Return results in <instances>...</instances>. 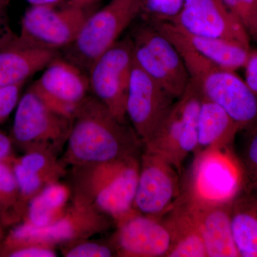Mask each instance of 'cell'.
Listing matches in <instances>:
<instances>
[{"mask_svg":"<svg viewBox=\"0 0 257 257\" xmlns=\"http://www.w3.org/2000/svg\"><path fill=\"white\" fill-rule=\"evenodd\" d=\"M111 246L116 256L167 257L172 239L160 219L136 210L116 224Z\"/></svg>","mask_w":257,"mask_h":257,"instance_id":"14","label":"cell"},{"mask_svg":"<svg viewBox=\"0 0 257 257\" xmlns=\"http://www.w3.org/2000/svg\"><path fill=\"white\" fill-rule=\"evenodd\" d=\"M13 146L10 136L0 130V161L8 160L14 155Z\"/></svg>","mask_w":257,"mask_h":257,"instance_id":"32","label":"cell"},{"mask_svg":"<svg viewBox=\"0 0 257 257\" xmlns=\"http://www.w3.org/2000/svg\"><path fill=\"white\" fill-rule=\"evenodd\" d=\"M101 0H68L67 5H74L83 8H89Z\"/></svg>","mask_w":257,"mask_h":257,"instance_id":"33","label":"cell"},{"mask_svg":"<svg viewBox=\"0 0 257 257\" xmlns=\"http://www.w3.org/2000/svg\"><path fill=\"white\" fill-rule=\"evenodd\" d=\"M160 220L168 229L172 239L167 257H207L197 221L183 198L180 197Z\"/></svg>","mask_w":257,"mask_h":257,"instance_id":"17","label":"cell"},{"mask_svg":"<svg viewBox=\"0 0 257 257\" xmlns=\"http://www.w3.org/2000/svg\"><path fill=\"white\" fill-rule=\"evenodd\" d=\"M131 38L146 47L185 90L189 82V74L178 50L167 37L153 24H142L135 29Z\"/></svg>","mask_w":257,"mask_h":257,"instance_id":"20","label":"cell"},{"mask_svg":"<svg viewBox=\"0 0 257 257\" xmlns=\"http://www.w3.org/2000/svg\"><path fill=\"white\" fill-rule=\"evenodd\" d=\"M257 43V0H222Z\"/></svg>","mask_w":257,"mask_h":257,"instance_id":"24","label":"cell"},{"mask_svg":"<svg viewBox=\"0 0 257 257\" xmlns=\"http://www.w3.org/2000/svg\"><path fill=\"white\" fill-rule=\"evenodd\" d=\"M6 257H56L55 246L41 244H30L7 250L0 254Z\"/></svg>","mask_w":257,"mask_h":257,"instance_id":"29","label":"cell"},{"mask_svg":"<svg viewBox=\"0 0 257 257\" xmlns=\"http://www.w3.org/2000/svg\"><path fill=\"white\" fill-rule=\"evenodd\" d=\"M177 27L194 50L219 67L235 72L247 63L251 51L249 47L224 39L192 35Z\"/></svg>","mask_w":257,"mask_h":257,"instance_id":"21","label":"cell"},{"mask_svg":"<svg viewBox=\"0 0 257 257\" xmlns=\"http://www.w3.org/2000/svg\"><path fill=\"white\" fill-rule=\"evenodd\" d=\"M202 99L199 89L189 81L156 133L144 145L168 160L180 175L184 161L197 147Z\"/></svg>","mask_w":257,"mask_h":257,"instance_id":"7","label":"cell"},{"mask_svg":"<svg viewBox=\"0 0 257 257\" xmlns=\"http://www.w3.org/2000/svg\"><path fill=\"white\" fill-rule=\"evenodd\" d=\"M88 8L67 5H32L22 20L19 37L32 46L58 52L73 43L91 13Z\"/></svg>","mask_w":257,"mask_h":257,"instance_id":"9","label":"cell"},{"mask_svg":"<svg viewBox=\"0 0 257 257\" xmlns=\"http://www.w3.org/2000/svg\"><path fill=\"white\" fill-rule=\"evenodd\" d=\"M24 85L0 86V124L4 123L16 109Z\"/></svg>","mask_w":257,"mask_h":257,"instance_id":"28","label":"cell"},{"mask_svg":"<svg viewBox=\"0 0 257 257\" xmlns=\"http://www.w3.org/2000/svg\"><path fill=\"white\" fill-rule=\"evenodd\" d=\"M180 175L168 160L144 147L134 209L160 219L182 195Z\"/></svg>","mask_w":257,"mask_h":257,"instance_id":"10","label":"cell"},{"mask_svg":"<svg viewBox=\"0 0 257 257\" xmlns=\"http://www.w3.org/2000/svg\"><path fill=\"white\" fill-rule=\"evenodd\" d=\"M182 197L197 221L207 257H239L231 227V202L198 204Z\"/></svg>","mask_w":257,"mask_h":257,"instance_id":"15","label":"cell"},{"mask_svg":"<svg viewBox=\"0 0 257 257\" xmlns=\"http://www.w3.org/2000/svg\"><path fill=\"white\" fill-rule=\"evenodd\" d=\"M239 126L219 105L202 97L198 119L197 145L193 155L232 147Z\"/></svg>","mask_w":257,"mask_h":257,"instance_id":"19","label":"cell"},{"mask_svg":"<svg viewBox=\"0 0 257 257\" xmlns=\"http://www.w3.org/2000/svg\"><path fill=\"white\" fill-rule=\"evenodd\" d=\"M231 219L239 257H257V184L246 179L231 201Z\"/></svg>","mask_w":257,"mask_h":257,"instance_id":"18","label":"cell"},{"mask_svg":"<svg viewBox=\"0 0 257 257\" xmlns=\"http://www.w3.org/2000/svg\"><path fill=\"white\" fill-rule=\"evenodd\" d=\"M241 162L246 180L257 184V126L246 133Z\"/></svg>","mask_w":257,"mask_h":257,"instance_id":"27","label":"cell"},{"mask_svg":"<svg viewBox=\"0 0 257 257\" xmlns=\"http://www.w3.org/2000/svg\"><path fill=\"white\" fill-rule=\"evenodd\" d=\"M198 36L224 39L250 48V37L222 0H185L175 18L168 20Z\"/></svg>","mask_w":257,"mask_h":257,"instance_id":"13","label":"cell"},{"mask_svg":"<svg viewBox=\"0 0 257 257\" xmlns=\"http://www.w3.org/2000/svg\"><path fill=\"white\" fill-rule=\"evenodd\" d=\"M72 195V191L66 184H49L30 199L23 221L35 226L50 224L63 214Z\"/></svg>","mask_w":257,"mask_h":257,"instance_id":"22","label":"cell"},{"mask_svg":"<svg viewBox=\"0 0 257 257\" xmlns=\"http://www.w3.org/2000/svg\"><path fill=\"white\" fill-rule=\"evenodd\" d=\"M66 145L62 162L72 167L140 156L144 148L133 128L116 119L92 94L76 111Z\"/></svg>","mask_w":257,"mask_h":257,"instance_id":"1","label":"cell"},{"mask_svg":"<svg viewBox=\"0 0 257 257\" xmlns=\"http://www.w3.org/2000/svg\"><path fill=\"white\" fill-rule=\"evenodd\" d=\"M4 228L0 225V242L3 241V237H4Z\"/></svg>","mask_w":257,"mask_h":257,"instance_id":"36","label":"cell"},{"mask_svg":"<svg viewBox=\"0 0 257 257\" xmlns=\"http://www.w3.org/2000/svg\"><path fill=\"white\" fill-rule=\"evenodd\" d=\"M62 1V0H45V4L55 5V6H57Z\"/></svg>","mask_w":257,"mask_h":257,"instance_id":"35","label":"cell"},{"mask_svg":"<svg viewBox=\"0 0 257 257\" xmlns=\"http://www.w3.org/2000/svg\"><path fill=\"white\" fill-rule=\"evenodd\" d=\"M72 119L56 112L29 88L20 97L11 138L25 153L45 151L57 155L67 143Z\"/></svg>","mask_w":257,"mask_h":257,"instance_id":"6","label":"cell"},{"mask_svg":"<svg viewBox=\"0 0 257 257\" xmlns=\"http://www.w3.org/2000/svg\"><path fill=\"white\" fill-rule=\"evenodd\" d=\"M246 181L232 147L211 149L194 155L182 197L204 204L230 203Z\"/></svg>","mask_w":257,"mask_h":257,"instance_id":"4","label":"cell"},{"mask_svg":"<svg viewBox=\"0 0 257 257\" xmlns=\"http://www.w3.org/2000/svg\"><path fill=\"white\" fill-rule=\"evenodd\" d=\"M177 100L134 62L126 111L144 145L155 135Z\"/></svg>","mask_w":257,"mask_h":257,"instance_id":"12","label":"cell"},{"mask_svg":"<svg viewBox=\"0 0 257 257\" xmlns=\"http://www.w3.org/2000/svg\"><path fill=\"white\" fill-rule=\"evenodd\" d=\"M143 0H111L91 13L72 45L64 49V58L88 72L94 61L119 40L143 10Z\"/></svg>","mask_w":257,"mask_h":257,"instance_id":"5","label":"cell"},{"mask_svg":"<svg viewBox=\"0 0 257 257\" xmlns=\"http://www.w3.org/2000/svg\"><path fill=\"white\" fill-rule=\"evenodd\" d=\"M58 55L32 46L17 35L0 46V86L25 84Z\"/></svg>","mask_w":257,"mask_h":257,"instance_id":"16","label":"cell"},{"mask_svg":"<svg viewBox=\"0 0 257 257\" xmlns=\"http://www.w3.org/2000/svg\"><path fill=\"white\" fill-rule=\"evenodd\" d=\"M140 156L73 166L72 194L91 203L116 224L135 211Z\"/></svg>","mask_w":257,"mask_h":257,"instance_id":"2","label":"cell"},{"mask_svg":"<svg viewBox=\"0 0 257 257\" xmlns=\"http://www.w3.org/2000/svg\"><path fill=\"white\" fill-rule=\"evenodd\" d=\"M62 253L66 257H111L116 256L112 246L88 239L64 243Z\"/></svg>","mask_w":257,"mask_h":257,"instance_id":"25","label":"cell"},{"mask_svg":"<svg viewBox=\"0 0 257 257\" xmlns=\"http://www.w3.org/2000/svg\"><path fill=\"white\" fill-rule=\"evenodd\" d=\"M12 157L0 161V225L4 229L21 222L28 207L15 179Z\"/></svg>","mask_w":257,"mask_h":257,"instance_id":"23","label":"cell"},{"mask_svg":"<svg viewBox=\"0 0 257 257\" xmlns=\"http://www.w3.org/2000/svg\"><path fill=\"white\" fill-rule=\"evenodd\" d=\"M245 68V82L257 96V50H251Z\"/></svg>","mask_w":257,"mask_h":257,"instance_id":"31","label":"cell"},{"mask_svg":"<svg viewBox=\"0 0 257 257\" xmlns=\"http://www.w3.org/2000/svg\"><path fill=\"white\" fill-rule=\"evenodd\" d=\"M11 0H0V46L17 36L10 25L8 18V5Z\"/></svg>","mask_w":257,"mask_h":257,"instance_id":"30","label":"cell"},{"mask_svg":"<svg viewBox=\"0 0 257 257\" xmlns=\"http://www.w3.org/2000/svg\"><path fill=\"white\" fill-rule=\"evenodd\" d=\"M185 0H143V9L156 20L175 18L183 8Z\"/></svg>","mask_w":257,"mask_h":257,"instance_id":"26","label":"cell"},{"mask_svg":"<svg viewBox=\"0 0 257 257\" xmlns=\"http://www.w3.org/2000/svg\"><path fill=\"white\" fill-rule=\"evenodd\" d=\"M134 62L133 40L125 37L99 56L87 72L92 95L124 123L127 120L126 99Z\"/></svg>","mask_w":257,"mask_h":257,"instance_id":"8","label":"cell"},{"mask_svg":"<svg viewBox=\"0 0 257 257\" xmlns=\"http://www.w3.org/2000/svg\"><path fill=\"white\" fill-rule=\"evenodd\" d=\"M112 219L91 203L72 194L68 205L59 219L45 226H35L22 221L5 234L0 254L7 250L30 244L55 246L89 239L106 231Z\"/></svg>","mask_w":257,"mask_h":257,"instance_id":"3","label":"cell"},{"mask_svg":"<svg viewBox=\"0 0 257 257\" xmlns=\"http://www.w3.org/2000/svg\"><path fill=\"white\" fill-rule=\"evenodd\" d=\"M31 5L45 4V0H26Z\"/></svg>","mask_w":257,"mask_h":257,"instance_id":"34","label":"cell"},{"mask_svg":"<svg viewBox=\"0 0 257 257\" xmlns=\"http://www.w3.org/2000/svg\"><path fill=\"white\" fill-rule=\"evenodd\" d=\"M30 87L51 109L72 119L90 92L87 72L60 55Z\"/></svg>","mask_w":257,"mask_h":257,"instance_id":"11","label":"cell"}]
</instances>
